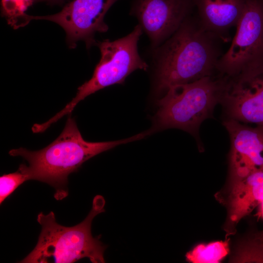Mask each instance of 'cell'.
<instances>
[{
	"mask_svg": "<svg viewBox=\"0 0 263 263\" xmlns=\"http://www.w3.org/2000/svg\"><path fill=\"white\" fill-rule=\"evenodd\" d=\"M223 42L201 24L196 15L188 17L158 51L156 93L164 94L172 86L214 75L224 54Z\"/></svg>",
	"mask_w": 263,
	"mask_h": 263,
	"instance_id": "cell-1",
	"label": "cell"
},
{
	"mask_svg": "<svg viewBox=\"0 0 263 263\" xmlns=\"http://www.w3.org/2000/svg\"><path fill=\"white\" fill-rule=\"evenodd\" d=\"M65 127L59 135L41 150L32 151L23 148L10 150V155L21 156L28 163L19 165L28 180L45 183L56 190L57 200L68 195V177L77 170L82 164L94 156L121 144L143 138V133L129 138L106 142H93L85 140L76 122L68 115Z\"/></svg>",
	"mask_w": 263,
	"mask_h": 263,
	"instance_id": "cell-2",
	"label": "cell"
},
{
	"mask_svg": "<svg viewBox=\"0 0 263 263\" xmlns=\"http://www.w3.org/2000/svg\"><path fill=\"white\" fill-rule=\"evenodd\" d=\"M103 197L96 195L92 209L85 219L71 227L58 224L53 211L47 214L40 212L37 221L41 227L38 243L33 250L19 263H72L88 258L93 263H104L107 246L100 241V236L94 237L91 232L93 219L105 211Z\"/></svg>",
	"mask_w": 263,
	"mask_h": 263,
	"instance_id": "cell-3",
	"label": "cell"
},
{
	"mask_svg": "<svg viewBox=\"0 0 263 263\" xmlns=\"http://www.w3.org/2000/svg\"><path fill=\"white\" fill-rule=\"evenodd\" d=\"M223 77L218 74L170 87L158 101L150 132L176 128L197 135L202 122L220 103Z\"/></svg>",
	"mask_w": 263,
	"mask_h": 263,
	"instance_id": "cell-4",
	"label": "cell"
},
{
	"mask_svg": "<svg viewBox=\"0 0 263 263\" xmlns=\"http://www.w3.org/2000/svg\"><path fill=\"white\" fill-rule=\"evenodd\" d=\"M142 32V28L139 24L124 37L113 41L106 39L97 42L101 58L92 77L77 88L75 96L48 120L47 124L51 126L63 116L71 114L77 103L88 96L107 87L123 84L126 77L137 69L147 70L148 65L140 57L137 49Z\"/></svg>",
	"mask_w": 263,
	"mask_h": 263,
	"instance_id": "cell-5",
	"label": "cell"
},
{
	"mask_svg": "<svg viewBox=\"0 0 263 263\" xmlns=\"http://www.w3.org/2000/svg\"><path fill=\"white\" fill-rule=\"evenodd\" d=\"M235 35L217 72L228 76L263 68V0H246Z\"/></svg>",
	"mask_w": 263,
	"mask_h": 263,
	"instance_id": "cell-6",
	"label": "cell"
},
{
	"mask_svg": "<svg viewBox=\"0 0 263 263\" xmlns=\"http://www.w3.org/2000/svg\"><path fill=\"white\" fill-rule=\"evenodd\" d=\"M118 0H72L59 12L42 16H31L32 19L54 22L66 33L70 48L76 47L79 41L85 43L87 49L96 45L95 33H105L108 26L104 17L110 8Z\"/></svg>",
	"mask_w": 263,
	"mask_h": 263,
	"instance_id": "cell-7",
	"label": "cell"
},
{
	"mask_svg": "<svg viewBox=\"0 0 263 263\" xmlns=\"http://www.w3.org/2000/svg\"><path fill=\"white\" fill-rule=\"evenodd\" d=\"M223 76L220 103L228 118L263 126V68Z\"/></svg>",
	"mask_w": 263,
	"mask_h": 263,
	"instance_id": "cell-8",
	"label": "cell"
},
{
	"mask_svg": "<svg viewBox=\"0 0 263 263\" xmlns=\"http://www.w3.org/2000/svg\"><path fill=\"white\" fill-rule=\"evenodd\" d=\"M194 9L192 0H134L131 11L157 46L171 37Z\"/></svg>",
	"mask_w": 263,
	"mask_h": 263,
	"instance_id": "cell-9",
	"label": "cell"
},
{
	"mask_svg": "<svg viewBox=\"0 0 263 263\" xmlns=\"http://www.w3.org/2000/svg\"><path fill=\"white\" fill-rule=\"evenodd\" d=\"M223 125L230 139L227 183L263 168V126L252 127L227 118Z\"/></svg>",
	"mask_w": 263,
	"mask_h": 263,
	"instance_id": "cell-10",
	"label": "cell"
},
{
	"mask_svg": "<svg viewBox=\"0 0 263 263\" xmlns=\"http://www.w3.org/2000/svg\"><path fill=\"white\" fill-rule=\"evenodd\" d=\"M215 196L227 210L224 225L227 237L235 233L239 221L263 200V168L226 183V187Z\"/></svg>",
	"mask_w": 263,
	"mask_h": 263,
	"instance_id": "cell-11",
	"label": "cell"
},
{
	"mask_svg": "<svg viewBox=\"0 0 263 263\" xmlns=\"http://www.w3.org/2000/svg\"><path fill=\"white\" fill-rule=\"evenodd\" d=\"M197 18L208 31L227 40L230 30L237 25L246 0H192Z\"/></svg>",
	"mask_w": 263,
	"mask_h": 263,
	"instance_id": "cell-12",
	"label": "cell"
},
{
	"mask_svg": "<svg viewBox=\"0 0 263 263\" xmlns=\"http://www.w3.org/2000/svg\"><path fill=\"white\" fill-rule=\"evenodd\" d=\"M228 241L198 244L186 253V260L193 263H219L228 253Z\"/></svg>",
	"mask_w": 263,
	"mask_h": 263,
	"instance_id": "cell-13",
	"label": "cell"
},
{
	"mask_svg": "<svg viewBox=\"0 0 263 263\" xmlns=\"http://www.w3.org/2000/svg\"><path fill=\"white\" fill-rule=\"evenodd\" d=\"M35 3V0H0L1 16L14 29L22 27L32 20L26 11Z\"/></svg>",
	"mask_w": 263,
	"mask_h": 263,
	"instance_id": "cell-14",
	"label": "cell"
},
{
	"mask_svg": "<svg viewBox=\"0 0 263 263\" xmlns=\"http://www.w3.org/2000/svg\"><path fill=\"white\" fill-rule=\"evenodd\" d=\"M232 261L263 263V243L254 234L243 242Z\"/></svg>",
	"mask_w": 263,
	"mask_h": 263,
	"instance_id": "cell-15",
	"label": "cell"
},
{
	"mask_svg": "<svg viewBox=\"0 0 263 263\" xmlns=\"http://www.w3.org/2000/svg\"><path fill=\"white\" fill-rule=\"evenodd\" d=\"M27 180V176L19 168L14 172L4 174L1 176L0 204H1L20 185Z\"/></svg>",
	"mask_w": 263,
	"mask_h": 263,
	"instance_id": "cell-16",
	"label": "cell"
},
{
	"mask_svg": "<svg viewBox=\"0 0 263 263\" xmlns=\"http://www.w3.org/2000/svg\"><path fill=\"white\" fill-rule=\"evenodd\" d=\"M35 3L38 2H45L51 5H61L64 3L66 0H35Z\"/></svg>",
	"mask_w": 263,
	"mask_h": 263,
	"instance_id": "cell-17",
	"label": "cell"
},
{
	"mask_svg": "<svg viewBox=\"0 0 263 263\" xmlns=\"http://www.w3.org/2000/svg\"><path fill=\"white\" fill-rule=\"evenodd\" d=\"M260 207L258 212V215L260 217L263 218V200L260 204Z\"/></svg>",
	"mask_w": 263,
	"mask_h": 263,
	"instance_id": "cell-18",
	"label": "cell"
}]
</instances>
